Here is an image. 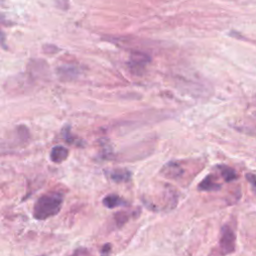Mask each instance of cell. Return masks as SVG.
<instances>
[{"instance_id": "6da1fadb", "label": "cell", "mask_w": 256, "mask_h": 256, "mask_svg": "<svg viewBox=\"0 0 256 256\" xmlns=\"http://www.w3.org/2000/svg\"><path fill=\"white\" fill-rule=\"evenodd\" d=\"M64 201L61 192H49L41 195L34 203L32 214L37 220H45L59 213Z\"/></svg>"}, {"instance_id": "7a4b0ae2", "label": "cell", "mask_w": 256, "mask_h": 256, "mask_svg": "<svg viewBox=\"0 0 256 256\" xmlns=\"http://www.w3.org/2000/svg\"><path fill=\"white\" fill-rule=\"evenodd\" d=\"M235 242L236 237L234 231L231 229L230 226L224 225L221 229V236H220V250L223 255L231 254L235 251Z\"/></svg>"}, {"instance_id": "3957f363", "label": "cell", "mask_w": 256, "mask_h": 256, "mask_svg": "<svg viewBox=\"0 0 256 256\" xmlns=\"http://www.w3.org/2000/svg\"><path fill=\"white\" fill-rule=\"evenodd\" d=\"M57 74L61 80L71 81L76 79L79 76L80 72L79 69L73 65H63L58 67Z\"/></svg>"}, {"instance_id": "277c9868", "label": "cell", "mask_w": 256, "mask_h": 256, "mask_svg": "<svg viewBox=\"0 0 256 256\" xmlns=\"http://www.w3.org/2000/svg\"><path fill=\"white\" fill-rule=\"evenodd\" d=\"M68 154L69 151L64 146H54L50 151V159L54 163H61L67 159Z\"/></svg>"}, {"instance_id": "5b68a950", "label": "cell", "mask_w": 256, "mask_h": 256, "mask_svg": "<svg viewBox=\"0 0 256 256\" xmlns=\"http://www.w3.org/2000/svg\"><path fill=\"white\" fill-rule=\"evenodd\" d=\"M161 173L168 178H177L183 174V169L178 163L169 162L163 167Z\"/></svg>"}, {"instance_id": "8992f818", "label": "cell", "mask_w": 256, "mask_h": 256, "mask_svg": "<svg viewBox=\"0 0 256 256\" xmlns=\"http://www.w3.org/2000/svg\"><path fill=\"white\" fill-rule=\"evenodd\" d=\"M150 61V57L142 52H133L130 57V65L132 68H144Z\"/></svg>"}, {"instance_id": "52a82bcc", "label": "cell", "mask_w": 256, "mask_h": 256, "mask_svg": "<svg viewBox=\"0 0 256 256\" xmlns=\"http://www.w3.org/2000/svg\"><path fill=\"white\" fill-rule=\"evenodd\" d=\"M198 189L201 191H218L221 189V185L215 181L213 175H207L199 183Z\"/></svg>"}, {"instance_id": "ba28073f", "label": "cell", "mask_w": 256, "mask_h": 256, "mask_svg": "<svg viewBox=\"0 0 256 256\" xmlns=\"http://www.w3.org/2000/svg\"><path fill=\"white\" fill-rule=\"evenodd\" d=\"M103 205L109 209L115 208V207H120V206H125L127 203L122 199L120 196L117 194H109L103 198Z\"/></svg>"}, {"instance_id": "9c48e42d", "label": "cell", "mask_w": 256, "mask_h": 256, "mask_svg": "<svg viewBox=\"0 0 256 256\" xmlns=\"http://www.w3.org/2000/svg\"><path fill=\"white\" fill-rule=\"evenodd\" d=\"M110 178L114 182H117V183L127 182L131 178V173L127 169H115V170L111 171Z\"/></svg>"}, {"instance_id": "30bf717a", "label": "cell", "mask_w": 256, "mask_h": 256, "mask_svg": "<svg viewBox=\"0 0 256 256\" xmlns=\"http://www.w3.org/2000/svg\"><path fill=\"white\" fill-rule=\"evenodd\" d=\"M219 171L221 173V176L226 182H231L237 178V173L234 169H232L229 166L226 165H220L219 166Z\"/></svg>"}, {"instance_id": "8fae6325", "label": "cell", "mask_w": 256, "mask_h": 256, "mask_svg": "<svg viewBox=\"0 0 256 256\" xmlns=\"http://www.w3.org/2000/svg\"><path fill=\"white\" fill-rule=\"evenodd\" d=\"M246 178H247V180H248L253 186L256 187V175H255V174L248 173V174H246Z\"/></svg>"}, {"instance_id": "7c38bea8", "label": "cell", "mask_w": 256, "mask_h": 256, "mask_svg": "<svg viewBox=\"0 0 256 256\" xmlns=\"http://www.w3.org/2000/svg\"><path fill=\"white\" fill-rule=\"evenodd\" d=\"M110 244H106L103 246V249H102V256H109V253L111 251V248H110Z\"/></svg>"}]
</instances>
